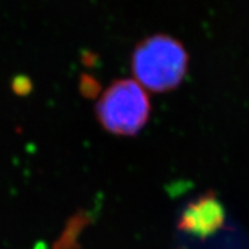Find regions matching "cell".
Returning <instances> with one entry per match:
<instances>
[{
	"mask_svg": "<svg viewBox=\"0 0 249 249\" xmlns=\"http://www.w3.org/2000/svg\"><path fill=\"white\" fill-rule=\"evenodd\" d=\"M29 81L26 77H17L14 81V89L18 93H26L29 91Z\"/></svg>",
	"mask_w": 249,
	"mask_h": 249,
	"instance_id": "277c9868",
	"label": "cell"
},
{
	"mask_svg": "<svg viewBox=\"0 0 249 249\" xmlns=\"http://www.w3.org/2000/svg\"><path fill=\"white\" fill-rule=\"evenodd\" d=\"M226 213L222 202L213 192L202 194L189 202L180 214L178 229L198 239H207L222 231Z\"/></svg>",
	"mask_w": 249,
	"mask_h": 249,
	"instance_id": "3957f363",
	"label": "cell"
},
{
	"mask_svg": "<svg viewBox=\"0 0 249 249\" xmlns=\"http://www.w3.org/2000/svg\"><path fill=\"white\" fill-rule=\"evenodd\" d=\"M188 53L178 39L167 35L147 37L130 59L134 80L147 91L167 92L181 85L188 71Z\"/></svg>",
	"mask_w": 249,
	"mask_h": 249,
	"instance_id": "6da1fadb",
	"label": "cell"
},
{
	"mask_svg": "<svg viewBox=\"0 0 249 249\" xmlns=\"http://www.w3.org/2000/svg\"><path fill=\"white\" fill-rule=\"evenodd\" d=\"M151 104L147 90L135 80L114 81L104 90L96 107L97 119L108 133L134 136L150 118Z\"/></svg>",
	"mask_w": 249,
	"mask_h": 249,
	"instance_id": "7a4b0ae2",
	"label": "cell"
}]
</instances>
